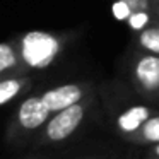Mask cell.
<instances>
[{
  "label": "cell",
  "instance_id": "1",
  "mask_svg": "<svg viewBox=\"0 0 159 159\" xmlns=\"http://www.w3.org/2000/svg\"><path fill=\"white\" fill-rule=\"evenodd\" d=\"M93 94L94 89L89 82H65L50 87L41 94L24 98L12 113L5 139L9 144H24L29 139H34L55 113Z\"/></svg>",
  "mask_w": 159,
  "mask_h": 159
},
{
  "label": "cell",
  "instance_id": "2",
  "mask_svg": "<svg viewBox=\"0 0 159 159\" xmlns=\"http://www.w3.org/2000/svg\"><path fill=\"white\" fill-rule=\"evenodd\" d=\"M17 45L26 74L46 70L55 65L69 45V34L46 31H28L19 36Z\"/></svg>",
  "mask_w": 159,
  "mask_h": 159
},
{
  "label": "cell",
  "instance_id": "3",
  "mask_svg": "<svg viewBox=\"0 0 159 159\" xmlns=\"http://www.w3.org/2000/svg\"><path fill=\"white\" fill-rule=\"evenodd\" d=\"M94 106H96V98L93 94V96L55 113L46 121L45 127L38 132V135L33 139V144L38 147V145L60 144V142L69 140L86 123V120L89 118Z\"/></svg>",
  "mask_w": 159,
  "mask_h": 159
},
{
  "label": "cell",
  "instance_id": "4",
  "mask_svg": "<svg viewBox=\"0 0 159 159\" xmlns=\"http://www.w3.org/2000/svg\"><path fill=\"white\" fill-rule=\"evenodd\" d=\"M130 80L147 99H159V55L139 50L130 60Z\"/></svg>",
  "mask_w": 159,
  "mask_h": 159
},
{
  "label": "cell",
  "instance_id": "5",
  "mask_svg": "<svg viewBox=\"0 0 159 159\" xmlns=\"http://www.w3.org/2000/svg\"><path fill=\"white\" fill-rule=\"evenodd\" d=\"M156 113H157L156 108L149 106V104H130V106H125L116 115L115 127H116L118 134L121 135V139L134 142L140 128L144 127V123Z\"/></svg>",
  "mask_w": 159,
  "mask_h": 159
},
{
  "label": "cell",
  "instance_id": "6",
  "mask_svg": "<svg viewBox=\"0 0 159 159\" xmlns=\"http://www.w3.org/2000/svg\"><path fill=\"white\" fill-rule=\"evenodd\" d=\"M31 87H33V77L29 74L0 77V104L9 106L11 103L17 101L21 96L28 94V91Z\"/></svg>",
  "mask_w": 159,
  "mask_h": 159
},
{
  "label": "cell",
  "instance_id": "7",
  "mask_svg": "<svg viewBox=\"0 0 159 159\" xmlns=\"http://www.w3.org/2000/svg\"><path fill=\"white\" fill-rule=\"evenodd\" d=\"M24 63L19 52L17 39H7L0 45V77L24 75Z\"/></svg>",
  "mask_w": 159,
  "mask_h": 159
},
{
  "label": "cell",
  "instance_id": "8",
  "mask_svg": "<svg viewBox=\"0 0 159 159\" xmlns=\"http://www.w3.org/2000/svg\"><path fill=\"white\" fill-rule=\"evenodd\" d=\"M135 43L140 50L159 55V21L152 19L144 29L135 33Z\"/></svg>",
  "mask_w": 159,
  "mask_h": 159
},
{
  "label": "cell",
  "instance_id": "9",
  "mask_svg": "<svg viewBox=\"0 0 159 159\" xmlns=\"http://www.w3.org/2000/svg\"><path fill=\"white\" fill-rule=\"evenodd\" d=\"M152 0H115L113 4V12L120 21H127L130 16L140 12H152Z\"/></svg>",
  "mask_w": 159,
  "mask_h": 159
},
{
  "label": "cell",
  "instance_id": "10",
  "mask_svg": "<svg viewBox=\"0 0 159 159\" xmlns=\"http://www.w3.org/2000/svg\"><path fill=\"white\" fill-rule=\"evenodd\" d=\"M134 144H142V145L159 144V113L152 115L144 123V127L140 128L139 135L135 137Z\"/></svg>",
  "mask_w": 159,
  "mask_h": 159
},
{
  "label": "cell",
  "instance_id": "11",
  "mask_svg": "<svg viewBox=\"0 0 159 159\" xmlns=\"http://www.w3.org/2000/svg\"><path fill=\"white\" fill-rule=\"evenodd\" d=\"M152 16H154V19H157V21H159V2H154V9H152Z\"/></svg>",
  "mask_w": 159,
  "mask_h": 159
},
{
  "label": "cell",
  "instance_id": "12",
  "mask_svg": "<svg viewBox=\"0 0 159 159\" xmlns=\"http://www.w3.org/2000/svg\"><path fill=\"white\" fill-rule=\"evenodd\" d=\"M151 156H156V157H159V144L151 145Z\"/></svg>",
  "mask_w": 159,
  "mask_h": 159
},
{
  "label": "cell",
  "instance_id": "13",
  "mask_svg": "<svg viewBox=\"0 0 159 159\" xmlns=\"http://www.w3.org/2000/svg\"><path fill=\"white\" fill-rule=\"evenodd\" d=\"M147 159H159V157H156V156H151V157H147Z\"/></svg>",
  "mask_w": 159,
  "mask_h": 159
},
{
  "label": "cell",
  "instance_id": "14",
  "mask_svg": "<svg viewBox=\"0 0 159 159\" xmlns=\"http://www.w3.org/2000/svg\"><path fill=\"white\" fill-rule=\"evenodd\" d=\"M26 159H43V157H26Z\"/></svg>",
  "mask_w": 159,
  "mask_h": 159
},
{
  "label": "cell",
  "instance_id": "15",
  "mask_svg": "<svg viewBox=\"0 0 159 159\" xmlns=\"http://www.w3.org/2000/svg\"><path fill=\"white\" fill-rule=\"evenodd\" d=\"M152 2H159V0H152Z\"/></svg>",
  "mask_w": 159,
  "mask_h": 159
},
{
  "label": "cell",
  "instance_id": "16",
  "mask_svg": "<svg viewBox=\"0 0 159 159\" xmlns=\"http://www.w3.org/2000/svg\"><path fill=\"white\" fill-rule=\"evenodd\" d=\"M89 159H93V157H89Z\"/></svg>",
  "mask_w": 159,
  "mask_h": 159
}]
</instances>
